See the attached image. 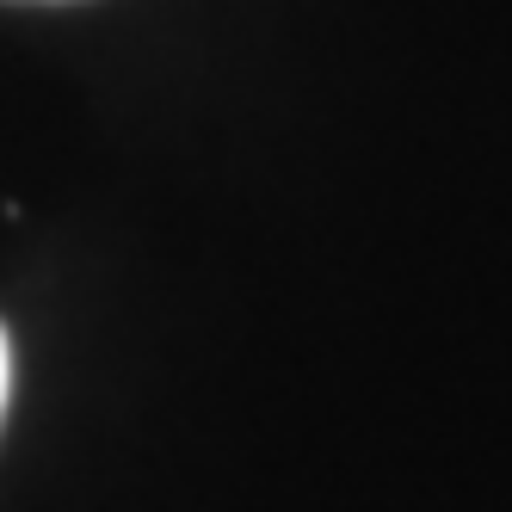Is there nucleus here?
I'll list each match as a JSON object with an SVG mask.
<instances>
[{
	"label": "nucleus",
	"instance_id": "obj_1",
	"mask_svg": "<svg viewBox=\"0 0 512 512\" xmlns=\"http://www.w3.org/2000/svg\"><path fill=\"white\" fill-rule=\"evenodd\" d=\"M0 408H7V334H0Z\"/></svg>",
	"mask_w": 512,
	"mask_h": 512
}]
</instances>
